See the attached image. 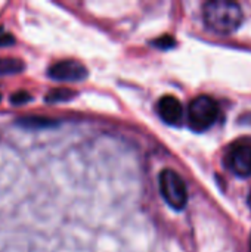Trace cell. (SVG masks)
<instances>
[{
  "label": "cell",
  "mask_w": 251,
  "mask_h": 252,
  "mask_svg": "<svg viewBox=\"0 0 251 252\" xmlns=\"http://www.w3.org/2000/svg\"><path fill=\"white\" fill-rule=\"evenodd\" d=\"M203 19L209 30L222 35H228L241 27L244 13L241 6L235 1L212 0L203 6Z\"/></svg>",
  "instance_id": "6da1fadb"
},
{
  "label": "cell",
  "mask_w": 251,
  "mask_h": 252,
  "mask_svg": "<svg viewBox=\"0 0 251 252\" xmlns=\"http://www.w3.org/2000/svg\"><path fill=\"white\" fill-rule=\"evenodd\" d=\"M219 115L220 108L217 102L207 94H200L189 102L188 124L197 133L209 130L217 121Z\"/></svg>",
  "instance_id": "7a4b0ae2"
},
{
  "label": "cell",
  "mask_w": 251,
  "mask_h": 252,
  "mask_svg": "<svg viewBox=\"0 0 251 252\" xmlns=\"http://www.w3.org/2000/svg\"><path fill=\"white\" fill-rule=\"evenodd\" d=\"M158 186L164 201L176 211H182L188 204V188L185 180L175 170H163L158 177Z\"/></svg>",
  "instance_id": "3957f363"
},
{
  "label": "cell",
  "mask_w": 251,
  "mask_h": 252,
  "mask_svg": "<svg viewBox=\"0 0 251 252\" xmlns=\"http://www.w3.org/2000/svg\"><path fill=\"white\" fill-rule=\"evenodd\" d=\"M225 165L238 177L251 176V145L250 143H234L225 154Z\"/></svg>",
  "instance_id": "277c9868"
},
{
  "label": "cell",
  "mask_w": 251,
  "mask_h": 252,
  "mask_svg": "<svg viewBox=\"0 0 251 252\" xmlns=\"http://www.w3.org/2000/svg\"><path fill=\"white\" fill-rule=\"evenodd\" d=\"M47 75L56 81H81L87 77V69L78 61L65 59L53 63L47 69Z\"/></svg>",
  "instance_id": "5b68a950"
},
{
  "label": "cell",
  "mask_w": 251,
  "mask_h": 252,
  "mask_svg": "<svg viewBox=\"0 0 251 252\" xmlns=\"http://www.w3.org/2000/svg\"><path fill=\"white\" fill-rule=\"evenodd\" d=\"M157 112L160 118L169 126L178 127L183 121V106L180 100L175 96H163L157 103Z\"/></svg>",
  "instance_id": "8992f818"
},
{
  "label": "cell",
  "mask_w": 251,
  "mask_h": 252,
  "mask_svg": "<svg viewBox=\"0 0 251 252\" xmlns=\"http://www.w3.org/2000/svg\"><path fill=\"white\" fill-rule=\"evenodd\" d=\"M16 124L28 130H38V128L55 127L58 126V121L46 118V117H22L16 121Z\"/></svg>",
  "instance_id": "52a82bcc"
},
{
  "label": "cell",
  "mask_w": 251,
  "mask_h": 252,
  "mask_svg": "<svg viewBox=\"0 0 251 252\" xmlns=\"http://www.w3.org/2000/svg\"><path fill=\"white\" fill-rule=\"evenodd\" d=\"M25 68V63L16 58H0V77L19 74Z\"/></svg>",
  "instance_id": "ba28073f"
},
{
  "label": "cell",
  "mask_w": 251,
  "mask_h": 252,
  "mask_svg": "<svg viewBox=\"0 0 251 252\" xmlns=\"http://www.w3.org/2000/svg\"><path fill=\"white\" fill-rule=\"evenodd\" d=\"M75 96V92L74 90H70V89H53L50 90L47 94H46V102H50V103H56V102H67V100H71L72 97Z\"/></svg>",
  "instance_id": "9c48e42d"
},
{
  "label": "cell",
  "mask_w": 251,
  "mask_h": 252,
  "mask_svg": "<svg viewBox=\"0 0 251 252\" xmlns=\"http://www.w3.org/2000/svg\"><path fill=\"white\" fill-rule=\"evenodd\" d=\"M33 99V96L25 92V90H19V92H15L12 96H10V103L15 105V106H19V105H24L27 102H30Z\"/></svg>",
  "instance_id": "30bf717a"
},
{
  "label": "cell",
  "mask_w": 251,
  "mask_h": 252,
  "mask_svg": "<svg viewBox=\"0 0 251 252\" xmlns=\"http://www.w3.org/2000/svg\"><path fill=\"white\" fill-rule=\"evenodd\" d=\"M152 44L157 46L158 49H172V47H175L176 41H175V38L172 35H163L161 38L152 41Z\"/></svg>",
  "instance_id": "8fae6325"
},
{
  "label": "cell",
  "mask_w": 251,
  "mask_h": 252,
  "mask_svg": "<svg viewBox=\"0 0 251 252\" xmlns=\"http://www.w3.org/2000/svg\"><path fill=\"white\" fill-rule=\"evenodd\" d=\"M13 43H15V38H13L12 34H1V35H0V47H3V46H10V44H13Z\"/></svg>",
  "instance_id": "7c38bea8"
},
{
  "label": "cell",
  "mask_w": 251,
  "mask_h": 252,
  "mask_svg": "<svg viewBox=\"0 0 251 252\" xmlns=\"http://www.w3.org/2000/svg\"><path fill=\"white\" fill-rule=\"evenodd\" d=\"M247 204H249V207H250L251 210V190L250 193H249V196H247Z\"/></svg>",
  "instance_id": "4fadbf2b"
},
{
  "label": "cell",
  "mask_w": 251,
  "mask_h": 252,
  "mask_svg": "<svg viewBox=\"0 0 251 252\" xmlns=\"http://www.w3.org/2000/svg\"><path fill=\"white\" fill-rule=\"evenodd\" d=\"M250 252H251V236H250Z\"/></svg>",
  "instance_id": "5bb4252c"
},
{
  "label": "cell",
  "mask_w": 251,
  "mask_h": 252,
  "mask_svg": "<svg viewBox=\"0 0 251 252\" xmlns=\"http://www.w3.org/2000/svg\"><path fill=\"white\" fill-rule=\"evenodd\" d=\"M0 99H1V94H0Z\"/></svg>",
  "instance_id": "9a60e30c"
}]
</instances>
